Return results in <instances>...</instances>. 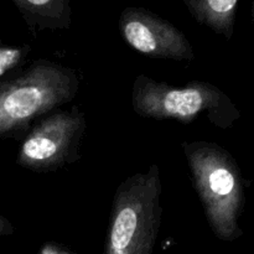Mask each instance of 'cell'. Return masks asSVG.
<instances>
[{"label":"cell","instance_id":"obj_1","mask_svg":"<svg viewBox=\"0 0 254 254\" xmlns=\"http://www.w3.org/2000/svg\"><path fill=\"white\" fill-rule=\"evenodd\" d=\"M79 89L76 71L46 59L0 81V139L30 128L69 103Z\"/></svg>","mask_w":254,"mask_h":254},{"label":"cell","instance_id":"obj_2","mask_svg":"<svg viewBox=\"0 0 254 254\" xmlns=\"http://www.w3.org/2000/svg\"><path fill=\"white\" fill-rule=\"evenodd\" d=\"M183 150L213 235L227 242L237 240L242 236L238 220L245 201L237 163L226 149L211 141H185Z\"/></svg>","mask_w":254,"mask_h":254},{"label":"cell","instance_id":"obj_3","mask_svg":"<svg viewBox=\"0 0 254 254\" xmlns=\"http://www.w3.org/2000/svg\"><path fill=\"white\" fill-rule=\"evenodd\" d=\"M161 192L158 164L122 181L112 203L104 254H153L163 215Z\"/></svg>","mask_w":254,"mask_h":254},{"label":"cell","instance_id":"obj_4","mask_svg":"<svg viewBox=\"0 0 254 254\" xmlns=\"http://www.w3.org/2000/svg\"><path fill=\"white\" fill-rule=\"evenodd\" d=\"M131 107L143 118L183 124L206 118L221 129L230 128L240 117L230 97L210 82L191 81L176 87L145 74H138L134 79Z\"/></svg>","mask_w":254,"mask_h":254},{"label":"cell","instance_id":"obj_5","mask_svg":"<svg viewBox=\"0 0 254 254\" xmlns=\"http://www.w3.org/2000/svg\"><path fill=\"white\" fill-rule=\"evenodd\" d=\"M84 131L86 117L78 107L47 114L25 136L16 163L34 173L59 170L78 159Z\"/></svg>","mask_w":254,"mask_h":254},{"label":"cell","instance_id":"obj_6","mask_svg":"<svg viewBox=\"0 0 254 254\" xmlns=\"http://www.w3.org/2000/svg\"><path fill=\"white\" fill-rule=\"evenodd\" d=\"M118 29L134 51L156 59L192 61V45L173 22L145 7L129 6L121 12Z\"/></svg>","mask_w":254,"mask_h":254},{"label":"cell","instance_id":"obj_7","mask_svg":"<svg viewBox=\"0 0 254 254\" xmlns=\"http://www.w3.org/2000/svg\"><path fill=\"white\" fill-rule=\"evenodd\" d=\"M30 31L67 30L72 25L69 0H10Z\"/></svg>","mask_w":254,"mask_h":254},{"label":"cell","instance_id":"obj_8","mask_svg":"<svg viewBox=\"0 0 254 254\" xmlns=\"http://www.w3.org/2000/svg\"><path fill=\"white\" fill-rule=\"evenodd\" d=\"M196 22L231 40L235 32L238 0H183Z\"/></svg>","mask_w":254,"mask_h":254},{"label":"cell","instance_id":"obj_9","mask_svg":"<svg viewBox=\"0 0 254 254\" xmlns=\"http://www.w3.org/2000/svg\"><path fill=\"white\" fill-rule=\"evenodd\" d=\"M31 47L29 45L19 46H0V81L15 69L20 68L29 57Z\"/></svg>","mask_w":254,"mask_h":254},{"label":"cell","instance_id":"obj_10","mask_svg":"<svg viewBox=\"0 0 254 254\" xmlns=\"http://www.w3.org/2000/svg\"><path fill=\"white\" fill-rule=\"evenodd\" d=\"M15 232L12 223L6 217L0 215V236H10Z\"/></svg>","mask_w":254,"mask_h":254},{"label":"cell","instance_id":"obj_11","mask_svg":"<svg viewBox=\"0 0 254 254\" xmlns=\"http://www.w3.org/2000/svg\"><path fill=\"white\" fill-rule=\"evenodd\" d=\"M40 254H71V253L62 250V248L59 247V246L52 245V243H47V245H45L44 247L41 248Z\"/></svg>","mask_w":254,"mask_h":254},{"label":"cell","instance_id":"obj_12","mask_svg":"<svg viewBox=\"0 0 254 254\" xmlns=\"http://www.w3.org/2000/svg\"><path fill=\"white\" fill-rule=\"evenodd\" d=\"M251 17L254 21V0H251Z\"/></svg>","mask_w":254,"mask_h":254}]
</instances>
